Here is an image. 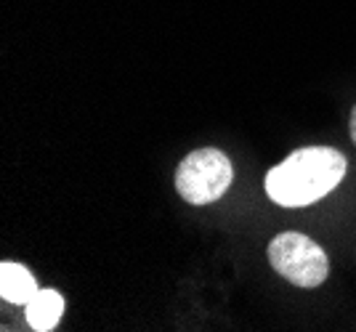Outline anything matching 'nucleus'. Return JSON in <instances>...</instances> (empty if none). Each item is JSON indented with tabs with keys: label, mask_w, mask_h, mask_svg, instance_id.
Listing matches in <instances>:
<instances>
[{
	"label": "nucleus",
	"mask_w": 356,
	"mask_h": 332,
	"mask_svg": "<svg viewBox=\"0 0 356 332\" xmlns=\"http://www.w3.org/2000/svg\"><path fill=\"white\" fill-rule=\"evenodd\" d=\"M348 163L332 147H303L290 151L264 179L266 194L280 208H309L335 192L346 179Z\"/></svg>",
	"instance_id": "obj_1"
},
{
	"label": "nucleus",
	"mask_w": 356,
	"mask_h": 332,
	"mask_svg": "<svg viewBox=\"0 0 356 332\" xmlns=\"http://www.w3.org/2000/svg\"><path fill=\"white\" fill-rule=\"evenodd\" d=\"M176 192L181 199L189 205H213L218 202L234 183V165L229 154L216 147H202V149L189 151L176 167Z\"/></svg>",
	"instance_id": "obj_2"
},
{
	"label": "nucleus",
	"mask_w": 356,
	"mask_h": 332,
	"mask_svg": "<svg viewBox=\"0 0 356 332\" xmlns=\"http://www.w3.org/2000/svg\"><path fill=\"white\" fill-rule=\"evenodd\" d=\"M271 269L296 287H319L330 274V258L319 242L300 231H282L268 242Z\"/></svg>",
	"instance_id": "obj_3"
},
{
	"label": "nucleus",
	"mask_w": 356,
	"mask_h": 332,
	"mask_svg": "<svg viewBox=\"0 0 356 332\" xmlns=\"http://www.w3.org/2000/svg\"><path fill=\"white\" fill-rule=\"evenodd\" d=\"M64 308H67V303H64V295H61L59 290L40 287L35 292V298L24 306V319H27L30 330L51 332L61 322V317H64Z\"/></svg>",
	"instance_id": "obj_4"
},
{
	"label": "nucleus",
	"mask_w": 356,
	"mask_h": 332,
	"mask_svg": "<svg viewBox=\"0 0 356 332\" xmlns=\"http://www.w3.org/2000/svg\"><path fill=\"white\" fill-rule=\"evenodd\" d=\"M40 290L35 274L16 263V260H3L0 263V298L14 306H27L35 298V292Z\"/></svg>",
	"instance_id": "obj_5"
},
{
	"label": "nucleus",
	"mask_w": 356,
	"mask_h": 332,
	"mask_svg": "<svg viewBox=\"0 0 356 332\" xmlns=\"http://www.w3.org/2000/svg\"><path fill=\"white\" fill-rule=\"evenodd\" d=\"M348 133H351V141L356 144V104L351 109V117H348Z\"/></svg>",
	"instance_id": "obj_6"
}]
</instances>
